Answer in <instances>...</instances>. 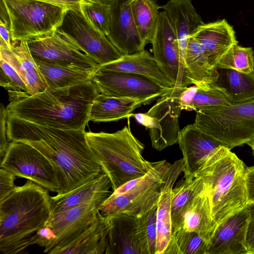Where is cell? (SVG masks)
<instances>
[{
  "mask_svg": "<svg viewBox=\"0 0 254 254\" xmlns=\"http://www.w3.org/2000/svg\"><path fill=\"white\" fill-rule=\"evenodd\" d=\"M88 143L109 176L113 191L131 180L146 174L155 162L142 156L144 148L132 133L129 123L115 132H86Z\"/></svg>",
  "mask_w": 254,
  "mask_h": 254,
  "instance_id": "5",
  "label": "cell"
},
{
  "mask_svg": "<svg viewBox=\"0 0 254 254\" xmlns=\"http://www.w3.org/2000/svg\"><path fill=\"white\" fill-rule=\"evenodd\" d=\"M183 110L202 109L232 104L225 89L215 84L195 86L191 97L182 100Z\"/></svg>",
  "mask_w": 254,
  "mask_h": 254,
  "instance_id": "34",
  "label": "cell"
},
{
  "mask_svg": "<svg viewBox=\"0 0 254 254\" xmlns=\"http://www.w3.org/2000/svg\"><path fill=\"white\" fill-rule=\"evenodd\" d=\"M151 43L153 56L175 86L188 87L190 85L178 38L163 11L160 12Z\"/></svg>",
  "mask_w": 254,
  "mask_h": 254,
  "instance_id": "13",
  "label": "cell"
},
{
  "mask_svg": "<svg viewBox=\"0 0 254 254\" xmlns=\"http://www.w3.org/2000/svg\"><path fill=\"white\" fill-rule=\"evenodd\" d=\"M6 127L10 141L30 145L52 164L60 185L57 195L69 192L104 171L85 129L54 128L8 116Z\"/></svg>",
  "mask_w": 254,
  "mask_h": 254,
  "instance_id": "1",
  "label": "cell"
},
{
  "mask_svg": "<svg viewBox=\"0 0 254 254\" xmlns=\"http://www.w3.org/2000/svg\"><path fill=\"white\" fill-rule=\"evenodd\" d=\"M57 29L69 37L82 52L99 65L115 62L123 56L107 36L88 21L80 8L67 9Z\"/></svg>",
  "mask_w": 254,
  "mask_h": 254,
  "instance_id": "11",
  "label": "cell"
},
{
  "mask_svg": "<svg viewBox=\"0 0 254 254\" xmlns=\"http://www.w3.org/2000/svg\"><path fill=\"white\" fill-rule=\"evenodd\" d=\"M248 145H249L252 150H253V154L254 155V140L253 141H252V142H251L250 143L248 144Z\"/></svg>",
  "mask_w": 254,
  "mask_h": 254,
  "instance_id": "48",
  "label": "cell"
},
{
  "mask_svg": "<svg viewBox=\"0 0 254 254\" xmlns=\"http://www.w3.org/2000/svg\"><path fill=\"white\" fill-rule=\"evenodd\" d=\"M171 164L166 160L156 162L144 175L128 181L113 192L99 206L105 216L127 214L143 215L157 204L166 174Z\"/></svg>",
  "mask_w": 254,
  "mask_h": 254,
  "instance_id": "7",
  "label": "cell"
},
{
  "mask_svg": "<svg viewBox=\"0 0 254 254\" xmlns=\"http://www.w3.org/2000/svg\"><path fill=\"white\" fill-rule=\"evenodd\" d=\"M109 40L123 55L132 54L144 50L134 22L128 0H119L112 6Z\"/></svg>",
  "mask_w": 254,
  "mask_h": 254,
  "instance_id": "19",
  "label": "cell"
},
{
  "mask_svg": "<svg viewBox=\"0 0 254 254\" xmlns=\"http://www.w3.org/2000/svg\"><path fill=\"white\" fill-rule=\"evenodd\" d=\"M80 9L88 21L106 36L110 34L111 18V6L84 1Z\"/></svg>",
  "mask_w": 254,
  "mask_h": 254,
  "instance_id": "37",
  "label": "cell"
},
{
  "mask_svg": "<svg viewBox=\"0 0 254 254\" xmlns=\"http://www.w3.org/2000/svg\"><path fill=\"white\" fill-rule=\"evenodd\" d=\"M14 175L0 168V202L7 197L16 187Z\"/></svg>",
  "mask_w": 254,
  "mask_h": 254,
  "instance_id": "40",
  "label": "cell"
},
{
  "mask_svg": "<svg viewBox=\"0 0 254 254\" xmlns=\"http://www.w3.org/2000/svg\"><path fill=\"white\" fill-rule=\"evenodd\" d=\"M246 172L243 162L220 145L194 174L204 181L216 226L247 205Z\"/></svg>",
  "mask_w": 254,
  "mask_h": 254,
  "instance_id": "4",
  "label": "cell"
},
{
  "mask_svg": "<svg viewBox=\"0 0 254 254\" xmlns=\"http://www.w3.org/2000/svg\"><path fill=\"white\" fill-rule=\"evenodd\" d=\"M215 227L209 198L205 189L185 209L179 229L195 232L208 243Z\"/></svg>",
  "mask_w": 254,
  "mask_h": 254,
  "instance_id": "28",
  "label": "cell"
},
{
  "mask_svg": "<svg viewBox=\"0 0 254 254\" xmlns=\"http://www.w3.org/2000/svg\"><path fill=\"white\" fill-rule=\"evenodd\" d=\"M208 243L198 233L180 228L173 233L167 254H207Z\"/></svg>",
  "mask_w": 254,
  "mask_h": 254,
  "instance_id": "35",
  "label": "cell"
},
{
  "mask_svg": "<svg viewBox=\"0 0 254 254\" xmlns=\"http://www.w3.org/2000/svg\"><path fill=\"white\" fill-rule=\"evenodd\" d=\"M183 159L171 164L162 185L157 203V237L156 254H167L173 237L171 218L172 191L177 179L183 172Z\"/></svg>",
  "mask_w": 254,
  "mask_h": 254,
  "instance_id": "20",
  "label": "cell"
},
{
  "mask_svg": "<svg viewBox=\"0 0 254 254\" xmlns=\"http://www.w3.org/2000/svg\"><path fill=\"white\" fill-rule=\"evenodd\" d=\"M56 236L53 230L46 226L39 230L37 234L36 244L41 247H44V252L47 253L55 242Z\"/></svg>",
  "mask_w": 254,
  "mask_h": 254,
  "instance_id": "42",
  "label": "cell"
},
{
  "mask_svg": "<svg viewBox=\"0 0 254 254\" xmlns=\"http://www.w3.org/2000/svg\"><path fill=\"white\" fill-rule=\"evenodd\" d=\"M128 0L142 40L146 45L151 43L160 12V6L154 0Z\"/></svg>",
  "mask_w": 254,
  "mask_h": 254,
  "instance_id": "33",
  "label": "cell"
},
{
  "mask_svg": "<svg viewBox=\"0 0 254 254\" xmlns=\"http://www.w3.org/2000/svg\"><path fill=\"white\" fill-rule=\"evenodd\" d=\"M34 60L48 88H64L91 80L96 71L39 59Z\"/></svg>",
  "mask_w": 254,
  "mask_h": 254,
  "instance_id": "29",
  "label": "cell"
},
{
  "mask_svg": "<svg viewBox=\"0 0 254 254\" xmlns=\"http://www.w3.org/2000/svg\"><path fill=\"white\" fill-rule=\"evenodd\" d=\"M6 119V108L1 103L0 107V161L3 158L10 143L7 135Z\"/></svg>",
  "mask_w": 254,
  "mask_h": 254,
  "instance_id": "41",
  "label": "cell"
},
{
  "mask_svg": "<svg viewBox=\"0 0 254 254\" xmlns=\"http://www.w3.org/2000/svg\"><path fill=\"white\" fill-rule=\"evenodd\" d=\"M157 204L149 211L137 217L146 241L148 254H156L157 228Z\"/></svg>",
  "mask_w": 254,
  "mask_h": 254,
  "instance_id": "38",
  "label": "cell"
},
{
  "mask_svg": "<svg viewBox=\"0 0 254 254\" xmlns=\"http://www.w3.org/2000/svg\"><path fill=\"white\" fill-rule=\"evenodd\" d=\"M217 67L249 73L254 71V51L251 47L233 45L219 61Z\"/></svg>",
  "mask_w": 254,
  "mask_h": 254,
  "instance_id": "36",
  "label": "cell"
},
{
  "mask_svg": "<svg viewBox=\"0 0 254 254\" xmlns=\"http://www.w3.org/2000/svg\"><path fill=\"white\" fill-rule=\"evenodd\" d=\"M188 88L175 86L159 97L145 113L131 115L140 124L148 128L154 149L161 151L178 142L181 131L179 118L183 110L182 96Z\"/></svg>",
  "mask_w": 254,
  "mask_h": 254,
  "instance_id": "9",
  "label": "cell"
},
{
  "mask_svg": "<svg viewBox=\"0 0 254 254\" xmlns=\"http://www.w3.org/2000/svg\"><path fill=\"white\" fill-rule=\"evenodd\" d=\"M205 189L204 181L199 176L184 177L173 189L171 202L173 233L179 228L182 215L185 209Z\"/></svg>",
  "mask_w": 254,
  "mask_h": 254,
  "instance_id": "32",
  "label": "cell"
},
{
  "mask_svg": "<svg viewBox=\"0 0 254 254\" xmlns=\"http://www.w3.org/2000/svg\"><path fill=\"white\" fill-rule=\"evenodd\" d=\"M195 125L232 148L254 140V98L196 111Z\"/></svg>",
  "mask_w": 254,
  "mask_h": 254,
  "instance_id": "6",
  "label": "cell"
},
{
  "mask_svg": "<svg viewBox=\"0 0 254 254\" xmlns=\"http://www.w3.org/2000/svg\"><path fill=\"white\" fill-rule=\"evenodd\" d=\"M217 69L219 77L215 84L225 89L232 104L254 98V71L245 73L232 69Z\"/></svg>",
  "mask_w": 254,
  "mask_h": 254,
  "instance_id": "31",
  "label": "cell"
},
{
  "mask_svg": "<svg viewBox=\"0 0 254 254\" xmlns=\"http://www.w3.org/2000/svg\"><path fill=\"white\" fill-rule=\"evenodd\" d=\"M247 204L254 203V166L246 167Z\"/></svg>",
  "mask_w": 254,
  "mask_h": 254,
  "instance_id": "44",
  "label": "cell"
},
{
  "mask_svg": "<svg viewBox=\"0 0 254 254\" xmlns=\"http://www.w3.org/2000/svg\"><path fill=\"white\" fill-rule=\"evenodd\" d=\"M107 217L110 229L105 254H148L137 217L123 213Z\"/></svg>",
  "mask_w": 254,
  "mask_h": 254,
  "instance_id": "17",
  "label": "cell"
},
{
  "mask_svg": "<svg viewBox=\"0 0 254 254\" xmlns=\"http://www.w3.org/2000/svg\"><path fill=\"white\" fill-rule=\"evenodd\" d=\"M102 202L83 203L52 216L46 226L51 228L56 239L47 254H53L74 240L95 220Z\"/></svg>",
  "mask_w": 254,
  "mask_h": 254,
  "instance_id": "15",
  "label": "cell"
},
{
  "mask_svg": "<svg viewBox=\"0 0 254 254\" xmlns=\"http://www.w3.org/2000/svg\"><path fill=\"white\" fill-rule=\"evenodd\" d=\"M97 69L137 74L165 88L171 89L175 87L162 71L153 55L145 50L132 54L123 55L118 60L99 65Z\"/></svg>",
  "mask_w": 254,
  "mask_h": 254,
  "instance_id": "23",
  "label": "cell"
},
{
  "mask_svg": "<svg viewBox=\"0 0 254 254\" xmlns=\"http://www.w3.org/2000/svg\"><path fill=\"white\" fill-rule=\"evenodd\" d=\"M119 0H84L86 1L95 2L111 6Z\"/></svg>",
  "mask_w": 254,
  "mask_h": 254,
  "instance_id": "47",
  "label": "cell"
},
{
  "mask_svg": "<svg viewBox=\"0 0 254 254\" xmlns=\"http://www.w3.org/2000/svg\"><path fill=\"white\" fill-rule=\"evenodd\" d=\"M178 143L184 162V178H194L205 160L217 148L223 145L194 123L188 125L181 130Z\"/></svg>",
  "mask_w": 254,
  "mask_h": 254,
  "instance_id": "18",
  "label": "cell"
},
{
  "mask_svg": "<svg viewBox=\"0 0 254 254\" xmlns=\"http://www.w3.org/2000/svg\"><path fill=\"white\" fill-rule=\"evenodd\" d=\"M10 23L11 41H28L56 30L65 11L37 0H3Z\"/></svg>",
  "mask_w": 254,
  "mask_h": 254,
  "instance_id": "8",
  "label": "cell"
},
{
  "mask_svg": "<svg viewBox=\"0 0 254 254\" xmlns=\"http://www.w3.org/2000/svg\"><path fill=\"white\" fill-rule=\"evenodd\" d=\"M111 189V180L104 171L67 193L51 196V217L83 203L104 202L113 193Z\"/></svg>",
  "mask_w": 254,
  "mask_h": 254,
  "instance_id": "21",
  "label": "cell"
},
{
  "mask_svg": "<svg viewBox=\"0 0 254 254\" xmlns=\"http://www.w3.org/2000/svg\"><path fill=\"white\" fill-rule=\"evenodd\" d=\"M34 59L97 70L99 65L82 52L64 33L57 29L51 33L27 41Z\"/></svg>",
  "mask_w": 254,
  "mask_h": 254,
  "instance_id": "14",
  "label": "cell"
},
{
  "mask_svg": "<svg viewBox=\"0 0 254 254\" xmlns=\"http://www.w3.org/2000/svg\"><path fill=\"white\" fill-rule=\"evenodd\" d=\"M109 229L108 217L100 212L88 227L53 254H105L109 246Z\"/></svg>",
  "mask_w": 254,
  "mask_h": 254,
  "instance_id": "26",
  "label": "cell"
},
{
  "mask_svg": "<svg viewBox=\"0 0 254 254\" xmlns=\"http://www.w3.org/2000/svg\"><path fill=\"white\" fill-rule=\"evenodd\" d=\"M192 36L205 49L210 64L216 67L222 56L238 44L233 27L225 19L203 24Z\"/></svg>",
  "mask_w": 254,
  "mask_h": 254,
  "instance_id": "24",
  "label": "cell"
},
{
  "mask_svg": "<svg viewBox=\"0 0 254 254\" xmlns=\"http://www.w3.org/2000/svg\"><path fill=\"white\" fill-rule=\"evenodd\" d=\"M249 213L246 243L249 254H254V203L246 205Z\"/></svg>",
  "mask_w": 254,
  "mask_h": 254,
  "instance_id": "43",
  "label": "cell"
},
{
  "mask_svg": "<svg viewBox=\"0 0 254 254\" xmlns=\"http://www.w3.org/2000/svg\"><path fill=\"white\" fill-rule=\"evenodd\" d=\"M0 68L9 77L13 83L15 90L28 92V89L22 78L16 70L4 59L0 57Z\"/></svg>",
  "mask_w": 254,
  "mask_h": 254,
  "instance_id": "39",
  "label": "cell"
},
{
  "mask_svg": "<svg viewBox=\"0 0 254 254\" xmlns=\"http://www.w3.org/2000/svg\"><path fill=\"white\" fill-rule=\"evenodd\" d=\"M52 215L49 191L31 180L14 188L0 202V251L23 253L36 244L37 234Z\"/></svg>",
  "mask_w": 254,
  "mask_h": 254,
  "instance_id": "3",
  "label": "cell"
},
{
  "mask_svg": "<svg viewBox=\"0 0 254 254\" xmlns=\"http://www.w3.org/2000/svg\"><path fill=\"white\" fill-rule=\"evenodd\" d=\"M184 62L187 76L191 84L212 85L217 82V67L210 64L205 49L192 36L187 43Z\"/></svg>",
  "mask_w": 254,
  "mask_h": 254,
  "instance_id": "27",
  "label": "cell"
},
{
  "mask_svg": "<svg viewBox=\"0 0 254 254\" xmlns=\"http://www.w3.org/2000/svg\"><path fill=\"white\" fill-rule=\"evenodd\" d=\"M91 80L102 94L137 100L142 105L151 104L172 89L161 86L144 76L126 72L97 69Z\"/></svg>",
  "mask_w": 254,
  "mask_h": 254,
  "instance_id": "12",
  "label": "cell"
},
{
  "mask_svg": "<svg viewBox=\"0 0 254 254\" xmlns=\"http://www.w3.org/2000/svg\"><path fill=\"white\" fill-rule=\"evenodd\" d=\"M0 85L7 90H14L15 88L11 80L1 68H0Z\"/></svg>",
  "mask_w": 254,
  "mask_h": 254,
  "instance_id": "46",
  "label": "cell"
},
{
  "mask_svg": "<svg viewBox=\"0 0 254 254\" xmlns=\"http://www.w3.org/2000/svg\"><path fill=\"white\" fill-rule=\"evenodd\" d=\"M142 105L137 100L109 97L100 93L92 105L89 121L109 122L128 119L133 111Z\"/></svg>",
  "mask_w": 254,
  "mask_h": 254,
  "instance_id": "30",
  "label": "cell"
},
{
  "mask_svg": "<svg viewBox=\"0 0 254 254\" xmlns=\"http://www.w3.org/2000/svg\"><path fill=\"white\" fill-rule=\"evenodd\" d=\"M7 116L61 129H85L92 105L100 93L92 80L73 86L47 88L30 95L8 90Z\"/></svg>",
  "mask_w": 254,
  "mask_h": 254,
  "instance_id": "2",
  "label": "cell"
},
{
  "mask_svg": "<svg viewBox=\"0 0 254 254\" xmlns=\"http://www.w3.org/2000/svg\"><path fill=\"white\" fill-rule=\"evenodd\" d=\"M160 8L165 12L177 35L184 58L189 38L204 23L191 0H169Z\"/></svg>",
  "mask_w": 254,
  "mask_h": 254,
  "instance_id": "25",
  "label": "cell"
},
{
  "mask_svg": "<svg viewBox=\"0 0 254 254\" xmlns=\"http://www.w3.org/2000/svg\"><path fill=\"white\" fill-rule=\"evenodd\" d=\"M51 3L66 9H80L84 0H37Z\"/></svg>",
  "mask_w": 254,
  "mask_h": 254,
  "instance_id": "45",
  "label": "cell"
},
{
  "mask_svg": "<svg viewBox=\"0 0 254 254\" xmlns=\"http://www.w3.org/2000/svg\"><path fill=\"white\" fill-rule=\"evenodd\" d=\"M249 220L245 206L217 224L208 242L207 254H249L246 243Z\"/></svg>",
  "mask_w": 254,
  "mask_h": 254,
  "instance_id": "16",
  "label": "cell"
},
{
  "mask_svg": "<svg viewBox=\"0 0 254 254\" xmlns=\"http://www.w3.org/2000/svg\"><path fill=\"white\" fill-rule=\"evenodd\" d=\"M0 57L18 73L30 95L44 91L48 85L29 49L27 41H11V50L0 47Z\"/></svg>",
  "mask_w": 254,
  "mask_h": 254,
  "instance_id": "22",
  "label": "cell"
},
{
  "mask_svg": "<svg viewBox=\"0 0 254 254\" xmlns=\"http://www.w3.org/2000/svg\"><path fill=\"white\" fill-rule=\"evenodd\" d=\"M2 168L16 177L30 180L44 189L58 194L60 185L51 162L30 145L11 141L0 161Z\"/></svg>",
  "mask_w": 254,
  "mask_h": 254,
  "instance_id": "10",
  "label": "cell"
}]
</instances>
